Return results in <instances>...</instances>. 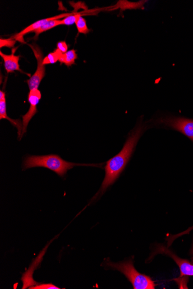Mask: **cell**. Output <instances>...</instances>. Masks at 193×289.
Returning <instances> with one entry per match:
<instances>
[{"label":"cell","instance_id":"cell-1","mask_svg":"<svg viewBox=\"0 0 193 289\" xmlns=\"http://www.w3.org/2000/svg\"><path fill=\"white\" fill-rule=\"evenodd\" d=\"M144 131V125L142 121H140L138 124H137L135 128L130 133L128 138L120 153L106 162L105 167L104 180L103 181L101 188L96 195L95 198L99 194L102 195L108 188L114 184L120 176V174L123 172Z\"/></svg>","mask_w":193,"mask_h":289},{"label":"cell","instance_id":"cell-2","mask_svg":"<svg viewBox=\"0 0 193 289\" xmlns=\"http://www.w3.org/2000/svg\"><path fill=\"white\" fill-rule=\"evenodd\" d=\"M82 165H84L66 161L58 155H28L24 161L23 169L40 167L52 170L58 176L63 177L68 170L72 169L74 166Z\"/></svg>","mask_w":193,"mask_h":289},{"label":"cell","instance_id":"cell-3","mask_svg":"<svg viewBox=\"0 0 193 289\" xmlns=\"http://www.w3.org/2000/svg\"><path fill=\"white\" fill-rule=\"evenodd\" d=\"M109 268L120 272L127 278L134 289H154L156 284L151 278L140 274L134 267L132 260L120 263L105 261Z\"/></svg>","mask_w":193,"mask_h":289},{"label":"cell","instance_id":"cell-4","mask_svg":"<svg viewBox=\"0 0 193 289\" xmlns=\"http://www.w3.org/2000/svg\"><path fill=\"white\" fill-rule=\"evenodd\" d=\"M156 123L162 124L180 132L193 142V120L184 117L160 118Z\"/></svg>","mask_w":193,"mask_h":289},{"label":"cell","instance_id":"cell-5","mask_svg":"<svg viewBox=\"0 0 193 289\" xmlns=\"http://www.w3.org/2000/svg\"><path fill=\"white\" fill-rule=\"evenodd\" d=\"M31 47L37 61V67L34 75L27 81L30 90L38 89L40 85L46 74V65L43 64L44 54L40 48L36 44H28Z\"/></svg>","mask_w":193,"mask_h":289},{"label":"cell","instance_id":"cell-6","mask_svg":"<svg viewBox=\"0 0 193 289\" xmlns=\"http://www.w3.org/2000/svg\"><path fill=\"white\" fill-rule=\"evenodd\" d=\"M42 98V92H40L38 89L30 90L28 96V101L30 103V107L28 112L22 116L23 129H22L21 139L24 133L27 132L28 126L30 121L32 117L38 113L37 105H38Z\"/></svg>","mask_w":193,"mask_h":289},{"label":"cell","instance_id":"cell-7","mask_svg":"<svg viewBox=\"0 0 193 289\" xmlns=\"http://www.w3.org/2000/svg\"><path fill=\"white\" fill-rule=\"evenodd\" d=\"M155 254H162L172 258L179 267L180 271V277L193 276V265L186 259L178 257L172 252L164 246H158L154 251Z\"/></svg>","mask_w":193,"mask_h":289},{"label":"cell","instance_id":"cell-8","mask_svg":"<svg viewBox=\"0 0 193 289\" xmlns=\"http://www.w3.org/2000/svg\"><path fill=\"white\" fill-rule=\"evenodd\" d=\"M75 12L72 13H62L61 14H59V15L56 16L54 17H52L50 18H44V19L40 20L35 22V23L30 25L29 26L25 28L23 30L20 31V33H18V34L14 35L12 38L16 40V41L20 42L22 43H26L25 40L24 39V36L28 34V33L31 32H35L40 27H42V25L46 23V22L52 20H57V19H61V18H64L66 17H68L70 14H73Z\"/></svg>","mask_w":193,"mask_h":289},{"label":"cell","instance_id":"cell-9","mask_svg":"<svg viewBox=\"0 0 193 289\" xmlns=\"http://www.w3.org/2000/svg\"><path fill=\"white\" fill-rule=\"evenodd\" d=\"M0 119H6L9 120L14 127H16L18 129V138L20 140H21L22 129H23V125L22 122L20 119L13 120L10 118L6 113V92L2 90L0 91Z\"/></svg>","mask_w":193,"mask_h":289},{"label":"cell","instance_id":"cell-10","mask_svg":"<svg viewBox=\"0 0 193 289\" xmlns=\"http://www.w3.org/2000/svg\"><path fill=\"white\" fill-rule=\"evenodd\" d=\"M17 48H13L12 53L10 55L4 54L2 51H0V55L2 58L4 63V67L7 73H13L14 71H20L23 72L20 68V55H14V52Z\"/></svg>","mask_w":193,"mask_h":289},{"label":"cell","instance_id":"cell-11","mask_svg":"<svg viewBox=\"0 0 193 289\" xmlns=\"http://www.w3.org/2000/svg\"><path fill=\"white\" fill-rule=\"evenodd\" d=\"M78 58V55L76 50H68V52L62 54L59 58L58 61L61 64H64L66 66H70L75 64L76 60Z\"/></svg>","mask_w":193,"mask_h":289},{"label":"cell","instance_id":"cell-12","mask_svg":"<svg viewBox=\"0 0 193 289\" xmlns=\"http://www.w3.org/2000/svg\"><path fill=\"white\" fill-rule=\"evenodd\" d=\"M62 19L52 20L46 22V23H44L42 27H40L38 29H37V30L34 32L36 34L34 38L36 39L38 38L39 35L42 34V33L50 30V29L54 27H57L59 25H62Z\"/></svg>","mask_w":193,"mask_h":289},{"label":"cell","instance_id":"cell-13","mask_svg":"<svg viewBox=\"0 0 193 289\" xmlns=\"http://www.w3.org/2000/svg\"><path fill=\"white\" fill-rule=\"evenodd\" d=\"M62 53L58 49H56L52 53H50L47 55L46 57H44L43 61V64L46 65L47 64H52L58 61L59 58L60 57Z\"/></svg>","mask_w":193,"mask_h":289},{"label":"cell","instance_id":"cell-14","mask_svg":"<svg viewBox=\"0 0 193 289\" xmlns=\"http://www.w3.org/2000/svg\"><path fill=\"white\" fill-rule=\"evenodd\" d=\"M76 24L79 34H88L90 32V29L88 28L86 20L82 16H80L78 18Z\"/></svg>","mask_w":193,"mask_h":289},{"label":"cell","instance_id":"cell-15","mask_svg":"<svg viewBox=\"0 0 193 289\" xmlns=\"http://www.w3.org/2000/svg\"><path fill=\"white\" fill-rule=\"evenodd\" d=\"M82 16L81 13H74L70 15L62 18V25H70L76 23L78 18Z\"/></svg>","mask_w":193,"mask_h":289},{"label":"cell","instance_id":"cell-16","mask_svg":"<svg viewBox=\"0 0 193 289\" xmlns=\"http://www.w3.org/2000/svg\"><path fill=\"white\" fill-rule=\"evenodd\" d=\"M16 40H14L12 37L9 39L1 38V39H0V48L6 47L13 49L14 45H16Z\"/></svg>","mask_w":193,"mask_h":289},{"label":"cell","instance_id":"cell-17","mask_svg":"<svg viewBox=\"0 0 193 289\" xmlns=\"http://www.w3.org/2000/svg\"><path fill=\"white\" fill-rule=\"evenodd\" d=\"M28 289H60L58 287L52 284H44L36 285V287H32Z\"/></svg>","mask_w":193,"mask_h":289},{"label":"cell","instance_id":"cell-18","mask_svg":"<svg viewBox=\"0 0 193 289\" xmlns=\"http://www.w3.org/2000/svg\"><path fill=\"white\" fill-rule=\"evenodd\" d=\"M57 49L61 51L62 54H64L68 51V45L66 41H60L57 44Z\"/></svg>","mask_w":193,"mask_h":289},{"label":"cell","instance_id":"cell-19","mask_svg":"<svg viewBox=\"0 0 193 289\" xmlns=\"http://www.w3.org/2000/svg\"><path fill=\"white\" fill-rule=\"evenodd\" d=\"M192 255H193V247H192Z\"/></svg>","mask_w":193,"mask_h":289}]
</instances>
